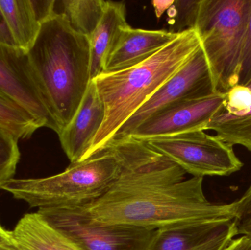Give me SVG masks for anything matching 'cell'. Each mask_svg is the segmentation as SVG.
<instances>
[{
	"label": "cell",
	"instance_id": "7",
	"mask_svg": "<svg viewBox=\"0 0 251 250\" xmlns=\"http://www.w3.org/2000/svg\"><path fill=\"white\" fill-rule=\"evenodd\" d=\"M37 213L81 250H146L156 231L93 223L75 206L45 207Z\"/></svg>",
	"mask_w": 251,
	"mask_h": 250
},
{
	"label": "cell",
	"instance_id": "20",
	"mask_svg": "<svg viewBox=\"0 0 251 250\" xmlns=\"http://www.w3.org/2000/svg\"><path fill=\"white\" fill-rule=\"evenodd\" d=\"M18 141L13 135L0 129V188L13 179L16 173L20 159Z\"/></svg>",
	"mask_w": 251,
	"mask_h": 250
},
{
	"label": "cell",
	"instance_id": "11",
	"mask_svg": "<svg viewBox=\"0 0 251 250\" xmlns=\"http://www.w3.org/2000/svg\"><path fill=\"white\" fill-rule=\"evenodd\" d=\"M236 236L233 220L178 225L156 230L146 250H223Z\"/></svg>",
	"mask_w": 251,
	"mask_h": 250
},
{
	"label": "cell",
	"instance_id": "1",
	"mask_svg": "<svg viewBox=\"0 0 251 250\" xmlns=\"http://www.w3.org/2000/svg\"><path fill=\"white\" fill-rule=\"evenodd\" d=\"M107 148L119 159L120 175L101 197L75 206L93 223L156 230L233 220L229 204L216 205L206 199L203 178L185 179L183 169L144 141L117 137Z\"/></svg>",
	"mask_w": 251,
	"mask_h": 250
},
{
	"label": "cell",
	"instance_id": "18",
	"mask_svg": "<svg viewBox=\"0 0 251 250\" xmlns=\"http://www.w3.org/2000/svg\"><path fill=\"white\" fill-rule=\"evenodd\" d=\"M206 130L213 131L230 145H239L251 152V107L240 115L222 111L213 117Z\"/></svg>",
	"mask_w": 251,
	"mask_h": 250
},
{
	"label": "cell",
	"instance_id": "19",
	"mask_svg": "<svg viewBox=\"0 0 251 250\" xmlns=\"http://www.w3.org/2000/svg\"><path fill=\"white\" fill-rule=\"evenodd\" d=\"M40 128L36 120L22 106L0 93V129L19 140L29 139Z\"/></svg>",
	"mask_w": 251,
	"mask_h": 250
},
{
	"label": "cell",
	"instance_id": "23",
	"mask_svg": "<svg viewBox=\"0 0 251 250\" xmlns=\"http://www.w3.org/2000/svg\"><path fill=\"white\" fill-rule=\"evenodd\" d=\"M251 107V87L237 85L226 92L224 111L234 115H240L249 111Z\"/></svg>",
	"mask_w": 251,
	"mask_h": 250
},
{
	"label": "cell",
	"instance_id": "29",
	"mask_svg": "<svg viewBox=\"0 0 251 250\" xmlns=\"http://www.w3.org/2000/svg\"><path fill=\"white\" fill-rule=\"evenodd\" d=\"M0 250H19L17 247L13 243V241L10 243L4 244L0 245Z\"/></svg>",
	"mask_w": 251,
	"mask_h": 250
},
{
	"label": "cell",
	"instance_id": "24",
	"mask_svg": "<svg viewBox=\"0 0 251 250\" xmlns=\"http://www.w3.org/2000/svg\"><path fill=\"white\" fill-rule=\"evenodd\" d=\"M251 84V9L247 29L243 40L240 57V73L237 85L250 86Z\"/></svg>",
	"mask_w": 251,
	"mask_h": 250
},
{
	"label": "cell",
	"instance_id": "27",
	"mask_svg": "<svg viewBox=\"0 0 251 250\" xmlns=\"http://www.w3.org/2000/svg\"><path fill=\"white\" fill-rule=\"evenodd\" d=\"M174 2V1H152V4H153L155 11H156V16L159 17L165 10H168L171 7Z\"/></svg>",
	"mask_w": 251,
	"mask_h": 250
},
{
	"label": "cell",
	"instance_id": "5",
	"mask_svg": "<svg viewBox=\"0 0 251 250\" xmlns=\"http://www.w3.org/2000/svg\"><path fill=\"white\" fill-rule=\"evenodd\" d=\"M251 9V0H201L194 29L220 92L238 84Z\"/></svg>",
	"mask_w": 251,
	"mask_h": 250
},
{
	"label": "cell",
	"instance_id": "21",
	"mask_svg": "<svg viewBox=\"0 0 251 250\" xmlns=\"http://www.w3.org/2000/svg\"><path fill=\"white\" fill-rule=\"evenodd\" d=\"M201 0L198 1H174L168 9L169 16L172 19L171 30L174 33H180L187 29H194L199 13Z\"/></svg>",
	"mask_w": 251,
	"mask_h": 250
},
{
	"label": "cell",
	"instance_id": "12",
	"mask_svg": "<svg viewBox=\"0 0 251 250\" xmlns=\"http://www.w3.org/2000/svg\"><path fill=\"white\" fill-rule=\"evenodd\" d=\"M105 117L104 103L95 82L91 81L76 114L58 135L71 164L88 159L94 138Z\"/></svg>",
	"mask_w": 251,
	"mask_h": 250
},
{
	"label": "cell",
	"instance_id": "3",
	"mask_svg": "<svg viewBox=\"0 0 251 250\" xmlns=\"http://www.w3.org/2000/svg\"><path fill=\"white\" fill-rule=\"evenodd\" d=\"M201 46L196 31L187 29L143 63L125 70L101 73L92 80L104 103L105 117L88 159L104 151L126 122Z\"/></svg>",
	"mask_w": 251,
	"mask_h": 250
},
{
	"label": "cell",
	"instance_id": "26",
	"mask_svg": "<svg viewBox=\"0 0 251 250\" xmlns=\"http://www.w3.org/2000/svg\"><path fill=\"white\" fill-rule=\"evenodd\" d=\"M0 43L6 45H13L16 46L13 42L11 35L9 32L8 28L6 24L5 21L1 13V9H0Z\"/></svg>",
	"mask_w": 251,
	"mask_h": 250
},
{
	"label": "cell",
	"instance_id": "4",
	"mask_svg": "<svg viewBox=\"0 0 251 250\" xmlns=\"http://www.w3.org/2000/svg\"><path fill=\"white\" fill-rule=\"evenodd\" d=\"M121 164L110 148L81 162L71 164L63 173L41 179H11L0 189L31 208L78 206L101 197L119 177Z\"/></svg>",
	"mask_w": 251,
	"mask_h": 250
},
{
	"label": "cell",
	"instance_id": "2",
	"mask_svg": "<svg viewBox=\"0 0 251 250\" xmlns=\"http://www.w3.org/2000/svg\"><path fill=\"white\" fill-rule=\"evenodd\" d=\"M27 54L62 132L76 114L92 81L89 38L74 30L65 15L56 12L43 22Z\"/></svg>",
	"mask_w": 251,
	"mask_h": 250
},
{
	"label": "cell",
	"instance_id": "22",
	"mask_svg": "<svg viewBox=\"0 0 251 250\" xmlns=\"http://www.w3.org/2000/svg\"><path fill=\"white\" fill-rule=\"evenodd\" d=\"M237 235L251 237V185L240 199L229 204Z\"/></svg>",
	"mask_w": 251,
	"mask_h": 250
},
{
	"label": "cell",
	"instance_id": "31",
	"mask_svg": "<svg viewBox=\"0 0 251 250\" xmlns=\"http://www.w3.org/2000/svg\"><path fill=\"white\" fill-rule=\"evenodd\" d=\"M249 87H251V85H250V86H249Z\"/></svg>",
	"mask_w": 251,
	"mask_h": 250
},
{
	"label": "cell",
	"instance_id": "8",
	"mask_svg": "<svg viewBox=\"0 0 251 250\" xmlns=\"http://www.w3.org/2000/svg\"><path fill=\"white\" fill-rule=\"evenodd\" d=\"M218 92L207 58L201 48L125 123L116 137H125L152 114L177 103ZM114 138V139H115Z\"/></svg>",
	"mask_w": 251,
	"mask_h": 250
},
{
	"label": "cell",
	"instance_id": "28",
	"mask_svg": "<svg viewBox=\"0 0 251 250\" xmlns=\"http://www.w3.org/2000/svg\"><path fill=\"white\" fill-rule=\"evenodd\" d=\"M12 242L11 234L10 231H7L4 229L0 230V245Z\"/></svg>",
	"mask_w": 251,
	"mask_h": 250
},
{
	"label": "cell",
	"instance_id": "16",
	"mask_svg": "<svg viewBox=\"0 0 251 250\" xmlns=\"http://www.w3.org/2000/svg\"><path fill=\"white\" fill-rule=\"evenodd\" d=\"M127 24L125 2L107 1L101 21L89 38L92 80L104 73L106 60L121 30Z\"/></svg>",
	"mask_w": 251,
	"mask_h": 250
},
{
	"label": "cell",
	"instance_id": "10",
	"mask_svg": "<svg viewBox=\"0 0 251 250\" xmlns=\"http://www.w3.org/2000/svg\"><path fill=\"white\" fill-rule=\"evenodd\" d=\"M226 92L169 106L142 122L127 136L146 141L195 131H206L215 116L225 109Z\"/></svg>",
	"mask_w": 251,
	"mask_h": 250
},
{
	"label": "cell",
	"instance_id": "17",
	"mask_svg": "<svg viewBox=\"0 0 251 250\" xmlns=\"http://www.w3.org/2000/svg\"><path fill=\"white\" fill-rule=\"evenodd\" d=\"M107 1L63 0V11L74 30L90 38L104 14Z\"/></svg>",
	"mask_w": 251,
	"mask_h": 250
},
{
	"label": "cell",
	"instance_id": "30",
	"mask_svg": "<svg viewBox=\"0 0 251 250\" xmlns=\"http://www.w3.org/2000/svg\"><path fill=\"white\" fill-rule=\"evenodd\" d=\"M1 229H2V227H1V226H0V230H1Z\"/></svg>",
	"mask_w": 251,
	"mask_h": 250
},
{
	"label": "cell",
	"instance_id": "25",
	"mask_svg": "<svg viewBox=\"0 0 251 250\" xmlns=\"http://www.w3.org/2000/svg\"><path fill=\"white\" fill-rule=\"evenodd\" d=\"M223 250H251V237L243 236L239 239H233Z\"/></svg>",
	"mask_w": 251,
	"mask_h": 250
},
{
	"label": "cell",
	"instance_id": "6",
	"mask_svg": "<svg viewBox=\"0 0 251 250\" xmlns=\"http://www.w3.org/2000/svg\"><path fill=\"white\" fill-rule=\"evenodd\" d=\"M193 177L226 176L241 170L243 163L233 145L218 135L195 131L144 141Z\"/></svg>",
	"mask_w": 251,
	"mask_h": 250
},
{
	"label": "cell",
	"instance_id": "14",
	"mask_svg": "<svg viewBox=\"0 0 251 250\" xmlns=\"http://www.w3.org/2000/svg\"><path fill=\"white\" fill-rule=\"evenodd\" d=\"M54 0H0V9L15 45L25 51L35 42L41 24L55 13Z\"/></svg>",
	"mask_w": 251,
	"mask_h": 250
},
{
	"label": "cell",
	"instance_id": "13",
	"mask_svg": "<svg viewBox=\"0 0 251 250\" xmlns=\"http://www.w3.org/2000/svg\"><path fill=\"white\" fill-rule=\"evenodd\" d=\"M178 35L170 31L135 29L126 25L106 60L104 73L125 70L143 63Z\"/></svg>",
	"mask_w": 251,
	"mask_h": 250
},
{
	"label": "cell",
	"instance_id": "9",
	"mask_svg": "<svg viewBox=\"0 0 251 250\" xmlns=\"http://www.w3.org/2000/svg\"><path fill=\"white\" fill-rule=\"evenodd\" d=\"M0 93L16 101L34 117L40 127L60 135V125L43 95L27 51L0 43Z\"/></svg>",
	"mask_w": 251,
	"mask_h": 250
},
{
	"label": "cell",
	"instance_id": "15",
	"mask_svg": "<svg viewBox=\"0 0 251 250\" xmlns=\"http://www.w3.org/2000/svg\"><path fill=\"white\" fill-rule=\"evenodd\" d=\"M10 234L19 250H81L37 212L25 214Z\"/></svg>",
	"mask_w": 251,
	"mask_h": 250
}]
</instances>
